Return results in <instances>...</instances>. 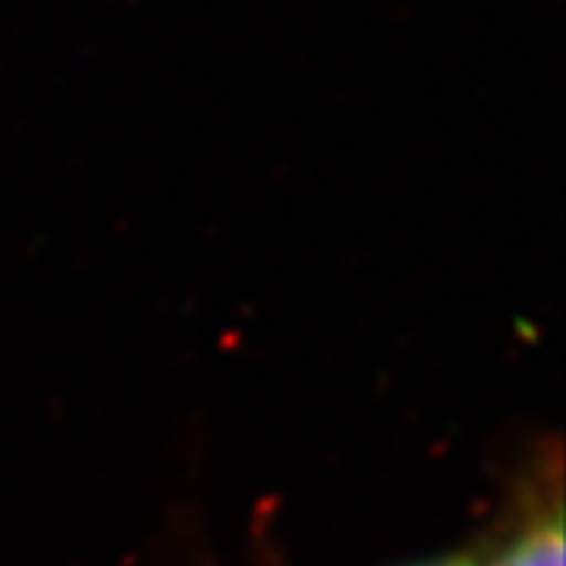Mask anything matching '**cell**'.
<instances>
[{
    "mask_svg": "<svg viewBox=\"0 0 566 566\" xmlns=\"http://www.w3.org/2000/svg\"><path fill=\"white\" fill-rule=\"evenodd\" d=\"M491 566H564V523L560 516H547L520 532L516 542L494 557Z\"/></svg>",
    "mask_w": 566,
    "mask_h": 566,
    "instance_id": "obj_1",
    "label": "cell"
},
{
    "mask_svg": "<svg viewBox=\"0 0 566 566\" xmlns=\"http://www.w3.org/2000/svg\"><path fill=\"white\" fill-rule=\"evenodd\" d=\"M422 566H475L472 560H465V557H457V560H434V564H422Z\"/></svg>",
    "mask_w": 566,
    "mask_h": 566,
    "instance_id": "obj_2",
    "label": "cell"
}]
</instances>
